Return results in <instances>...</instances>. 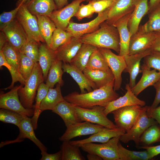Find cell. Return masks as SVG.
I'll list each match as a JSON object with an SVG mask.
<instances>
[{
  "mask_svg": "<svg viewBox=\"0 0 160 160\" xmlns=\"http://www.w3.org/2000/svg\"><path fill=\"white\" fill-rule=\"evenodd\" d=\"M115 79L105 85L83 94L74 92L64 97L66 101L81 107L90 108L97 106L105 107L119 97L114 89Z\"/></svg>",
  "mask_w": 160,
  "mask_h": 160,
  "instance_id": "1",
  "label": "cell"
},
{
  "mask_svg": "<svg viewBox=\"0 0 160 160\" xmlns=\"http://www.w3.org/2000/svg\"><path fill=\"white\" fill-rule=\"evenodd\" d=\"M80 39L82 43L87 44L99 48L112 49L119 53L120 39L118 31L113 25L103 22L95 31L82 36Z\"/></svg>",
  "mask_w": 160,
  "mask_h": 160,
  "instance_id": "2",
  "label": "cell"
},
{
  "mask_svg": "<svg viewBox=\"0 0 160 160\" xmlns=\"http://www.w3.org/2000/svg\"><path fill=\"white\" fill-rule=\"evenodd\" d=\"M44 80L42 70L38 62H36L32 73L25 81L24 86L18 91L20 101L25 108H34L33 103L36 92L40 84Z\"/></svg>",
  "mask_w": 160,
  "mask_h": 160,
  "instance_id": "3",
  "label": "cell"
},
{
  "mask_svg": "<svg viewBox=\"0 0 160 160\" xmlns=\"http://www.w3.org/2000/svg\"><path fill=\"white\" fill-rule=\"evenodd\" d=\"M17 5L19 8L16 18L28 37L39 44L45 42L39 32L36 16L29 11L25 3L17 2Z\"/></svg>",
  "mask_w": 160,
  "mask_h": 160,
  "instance_id": "4",
  "label": "cell"
},
{
  "mask_svg": "<svg viewBox=\"0 0 160 160\" xmlns=\"http://www.w3.org/2000/svg\"><path fill=\"white\" fill-rule=\"evenodd\" d=\"M144 106L138 105L126 106L115 110L112 113L117 128L127 132L137 120Z\"/></svg>",
  "mask_w": 160,
  "mask_h": 160,
  "instance_id": "5",
  "label": "cell"
},
{
  "mask_svg": "<svg viewBox=\"0 0 160 160\" xmlns=\"http://www.w3.org/2000/svg\"><path fill=\"white\" fill-rule=\"evenodd\" d=\"M110 139L108 142L101 144L90 143L83 144L79 146L88 153L96 154L104 160H119L118 153V144L120 137Z\"/></svg>",
  "mask_w": 160,
  "mask_h": 160,
  "instance_id": "6",
  "label": "cell"
},
{
  "mask_svg": "<svg viewBox=\"0 0 160 160\" xmlns=\"http://www.w3.org/2000/svg\"><path fill=\"white\" fill-rule=\"evenodd\" d=\"M75 107L77 116L80 122L88 121L109 128H117L115 124L104 113V107L97 105L87 108L75 105Z\"/></svg>",
  "mask_w": 160,
  "mask_h": 160,
  "instance_id": "7",
  "label": "cell"
},
{
  "mask_svg": "<svg viewBox=\"0 0 160 160\" xmlns=\"http://www.w3.org/2000/svg\"><path fill=\"white\" fill-rule=\"evenodd\" d=\"M146 110V106H144L134 125L128 132L120 136V140L124 143L133 140L138 146L140 137L144 132L150 126L158 124L155 120L147 115Z\"/></svg>",
  "mask_w": 160,
  "mask_h": 160,
  "instance_id": "8",
  "label": "cell"
},
{
  "mask_svg": "<svg viewBox=\"0 0 160 160\" xmlns=\"http://www.w3.org/2000/svg\"><path fill=\"white\" fill-rule=\"evenodd\" d=\"M23 85L16 86L8 92L1 94L0 95V108L11 110L23 115L28 117L33 116V108H25L21 103L18 94L19 89Z\"/></svg>",
  "mask_w": 160,
  "mask_h": 160,
  "instance_id": "9",
  "label": "cell"
},
{
  "mask_svg": "<svg viewBox=\"0 0 160 160\" xmlns=\"http://www.w3.org/2000/svg\"><path fill=\"white\" fill-rule=\"evenodd\" d=\"M98 49L105 58L114 76V89L115 91L118 90L120 88L122 84V73L126 67L124 56L117 55L109 49L99 48Z\"/></svg>",
  "mask_w": 160,
  "mask_h": 160,
  "instance_id": "10",
  "label": "cell"
},
{
  "mask_svg": "<svg viewBox=\"0 0 160 160\" xmlns=\"http://www.w3.org/2000/svg\"><path fill=\"white\" fill-rule=\"evenodd\" d=\"M109 9L98 14L95 18L87 23H78L70 21L65 31L71 33L73 37L79 38L84 34L93 32L99 28L103 22L107 20Z\"/></svg>",
  "mask_w": 160,
  "mask_h": 160,
  "instance_id": "11",
  "label": "cell"
},
{
  "mask_svg": "<svg viewBox=\"0 0 160 160\" xmlns=\"http://www.w3.org/2000/svg\"><path fill=\"white\" fill-rule=\"evenodd\" d=\"M86 0H74L62 8L54 11L49 17L57 28L65 30L71 18L74 16L81 4Z\"/></svg>",
  "mask_w": 160,
  "mask_h": 160,
  "instance_id": "12",
  "label": "cell"
},
{
  "mask_svg": "<svg viewBox=\"0 0 160 160\" xmlns=\"http://www.w3.org/2000/svg\"><path fill=\"white\" fill-rule=\"evenodd\" d=\"M156 36V32H145L139 26L137 31L131 36L128 55H133L150 49Z\"/></svg>",
  "mask_w": 160,
  "mask_h": 160,
  "instance_id": "13",
  "label": "cell"
},
{
  "mask_svg": "<svg viewBox=\"0 0 160 160\" xmlns=\"http://www.w3.org/2000/svg\"><path fill=\"white\" fill-rule=\"evenodd\" d=\"M104 127L88 121L79 122L66 127L65 132L59 138V140L63 142L70 141L78 136L95 134Z\"/></svg>",
  "mask_w": 160,
  "mask_h": 160,
  "instance_id": "14",
  "label": "cell"
},
{
  "mask_svg": "<svg viewBox=\"0 0 160 160\" xmlns=\"http://www.w3.org/2000/svg\"><path fill=\"white\" fill-rule=\"evenodd\" d=\"M7 41L19 51L28 37L16 18L1 30Z\"/></svg>",
  "mask_w": 160,
  "mask_h": 160,
  "instance_id": "15",
  "label": "cell"
},
{
  "mask_svg": "<svg viewBox=\"0 0 160 160\" xmlns=\"http://www.w3.org/2000/svg\"><path fill=\"white\" fill-rule=\"evenodd\" d=\"M125 89L127 92L123 96L113 100L105 107L104 113L107 115L113 111L123 107L134 105L144 106L145 102L138 98L132 92L129 84H126Z\"/></svg>",
  "mask_w": 160,
  "mask_h": 160,
  "instance_id": "16",
  "label": "cell"
},
{
  "mask_svg": "<svg viewBox=\"0 0 160 160\" xmlns=\"http://www.w3.org/2000/svg\"><path fill=\"white\" fill-rule=\"evenodd\" d=\"M62 68L64 72L69 74L76 81L79 86L81 93L91 92L97 89L95 84L89 80L76 67L71 63H63Z\"/></svg>",
  "mask_w": 160,
  "mask_h": 160,
  "instance_id": "17",
  "label": "cell"
},
{
  "mask_svg": "<svg viewBox=\"0 0 160 160\" xmlns=\"http://www.w3.org/2000/svg\"><path fill=\"white\" fill-rule=\"evenodd\" d=\"M151 51L150 49L132 55H127L124 56L126 67L124 71L129 75V85L131 89L136 85V79L140 73V62L141 59Z\"/></svg>",
  "mask_w": 160,
  "mask_h": 160,
  "instance_id": "18",
  "label": "cell"
},
{
  "mask_svg": "<svg viewBox=\"0 0 160 160\" xmlns=\"http://www.w3.org/2000/svg\"><path fill=\"white\" fill-rule=\"evenodd\" d=\"M125 132L120 129H111L104 127L97 132L92 134L88 138L77 140L70 141L72 145L79 146L80 145L90 143L99 142L104 143L110 139L116 137L121 136Z\"/></svg>",
  "mask_w": 160,
  "mask_h": 160,
  "instance_id": "19",
  "label": "cell"
},
{
  "mask_svg": "<svg viewBox=\"0 0 160 160\" xmlns=\"http://www.w3.org/2000/svg\"><path fill=\"white\" fill-rule=\"evenodd\" d=\"M132 12L123 16L113 25L117 29L120 39V52L119 55L124 56L128 55L131 35L128 27V22Z\"/></svg>",
  "mask_w": 160,
  "mask_h": 160,
  "instance_id": "20",
  "label": "cell"
},
{
  "mask_svg": "<svg viewBox=\"0 0 160 160\" xmlns=\"http://www.w3.org/2000/svg\"><path fill=\"white\" fill-rule=\"evenodd\" d=\"M134 9L133 0H116L109 8L108 18L105 21L113 25L123 16L132 12Z\"/></svg>",
  "mask_w": 160,
  "mask_h": 160,
  "instance_id": "21",
  "label": "cell"
},
{
  "mask_svg": "<svg viewBox=\"0 0 160 160\" xmlns=\"http://www.w3.org/2000/svg\"><path fill=\"white\" fill-rule=\"evenodd\" d=\"M148 0H133L134 9L128 22V27L132 36L138 30L143 17L149 12Z\"/></svg>",
  "mask_w": 160,
  "mask_h": 160,
  "instance_id": "22",
  "label": "cell"
},
{
  "mask_svg": "<svg viewBox=\"0 0 160 160\" xmlns=\"http://www.w3.org/2000/svg\"><path fill=\"white\" fill-rule=\"evenodd\" d=\"M82 44L80 38L72 37L68 41L54 51L57 58L63 63H71Z\"/></svg>",
  "mask_w": 160,
  "mask_h": 160,
  "instance_id": "23",
  "label": "cell"
},
{
  "mask_svg": "<svg viewBox=\"0 0 160 160\" xmlns=\"http://www.w3.org/2000/svg\"><path fill=\"white\" fill-rule=\"evenodd\" d=\"M52 111L61 118L66 127L81 122L77 116L75 105L65 100L59 103Z\"/></svg>",
  "mask_w": 160,
  "mask_h": 160,
  "instance_id": "24",
  "label": "cell"
},
{
  "mask_svg": "<svg viewBox=\"0 0 160 160\" xmlns=\"http://www.w3.org/2000/svg\"><path fill=\"white\" fill-rule=\"evenodd\" d=\"M140 68V73H142V76L137 84L131 89L137 96L146 88L153 86L160 78V73L156 70H151L142 65Z\"/></svg>",
  "mask_w": 160,
  "mask_h": 160,
  "instance_id": "25",
  "label": "cell"
},
{
  "mask_svg": "<svg viewBox=\"0 0 160 160\" xmlns=\"http://www.w3.org/2000/svg\"><path fill=\"white\" fill-rule=\"evenodd\" d=\"M20 133L18 138L20 140L28 138L32 141L40 149L41 152L47 151V147L36 137L31 119L24 116L19 127Z\"/></svg>",
  "mask_w": 160,
  "mask_h": 160,
  "instance_id": "26",
  "label": "cell"
},
{
  "mask_svg": "<svg viewBox=\"0 0 160 160\" xmlns=\"http://www.w3.org/2000/svg\"><path fill=\"white\" fill-rule=\"evenodd\" d=\"M29 11L36 16L44 15L49 17L57 10L55 0H31L25 3Z\"/></svg>",
  "mask_w": 160,
  "mask_h": 160,
  "instance_id": "27",
  "label": "cell"
},
{
  "mask_svg": "<svg viewBox=\"0 0 160 160\" xmlns=\"http://www.w3.org/2000/svg\"><path fill=\"white\" fill-rule=\"evenodd\" d=\"M83 72L89 80L95 84L98 88L105 85L115 79L110 68L103 70L85 68Z\"/></svg>",
  "mask_w": 160,
  "mask_h": 160,
  "instance_id": "28",
  "label": "cell"
},
{
  "mask_svg": "<svg viewBox=\"0 0 160 160\" xmlns=\"http://www.w3.org/2000/svg\"><path fill=\"white\" fill-rule=\"evenodd\" d=\"M38 63L42 70L44 80H46L50 67L57 58L55 51L46 44H41L39 47Z\"/></svg>",
  "mask_w": 160,
  "mask_h": 160,
  "instance_id": "29",
  "label": "cell"
},
{
  "mask_svg": "<svg viewBox=\"0 0 160 160\" xmlns=\"http://www.w3.org/2000/svg\"><path fill=\"white\" fill-rule=\"evenodd\" d=\"M61 86L57 84L55 88L49 89L41 103L40 107L41 113L46 110L52 111L59 103L65 100L61 93Z\"/></svg>",
  "mask_w": 160,
  "mask_h": 160,
  "instance_id": "30",
  "label": "cell"
},
{
  "mask_svg": "<svg viewBox=\"0 0 160 160\" xmlns=\"http://www.w3.org/2000/svg\"><path fill=\"white\" fill-rule=\"evenodd\" d=\"M37 17L39 32L48 46L51 48L53 33L56 26L50 18L47 16L40 15Z\"/></svg>",
  "mask_w": 160,
  "mask_h": 160,
  "instance_id": "31",
  "label": "cell"
},
{
  "mask_svg": "<svg viewBox=\"0 0 160 160\" xmlns=\"http://www.w3.org/2000/svg\"><path fill=\"white\" fill-rule=\"evenodd\" d=\"M97 48L91 44L83 43L71 63L83 72L91 55Z\"/></svg>",
  "mask_w": 160,
  "mask_h": 160,
  "instance_id": "32",
  "label": "cell"
},
{
  "mask_svg": "<svg viewBox=\"0 0 160 160\" xmlns=\"http://www.w3.org/2000/svg\"><path fill=\"white\" fill-rule=\"evenodd\" d=\"M62 62L57 59L52 63L49 69L46 84L49 88H54L56 84L61 86L64 84L62 77L64 72L62 68Z\"/></svg>",
  "mask_w": 160,
  "mask_h": 160,
  "instance_id": "33",
  "label": "cell"
},
{
  "mask_svg": "<svg viewBox=\"0 0 160 160\" xmlns=\"http://www.w3.org/2000/svg\"><path fill=\"white\" fill-rule=\"evenodd\" d=\"M49 89V87L44 82L40 84L37 92L34 105V114L31 119L32 123L34 129L37 128V123L39 116L41 113L40 107L41 103L46 96Z\"/></svg>",
  "mask_w": 160,
  "mask_h": 160,
  "instance_id": "34",
  "label": "cell"
},
{
  "mask_svg": "<svg viewBox=\"0 0 160 160\" xmlns=\"http://www.w3.org/2000/svg\"><path fill=\"white\" fill-rule=\"evenodd\" d=\"M119 160H148L152 159L147 150L135 151L128 150L122 146L119 142L118 144Z\"/></svg>",
  "mask_w": 160,
  "mask_h": 160,
  "instance_id": "35",
  "label": "cell"
},
{
  "mask_svg": "<svg viewBox=\"0 0 160 160\" xmlns=\"http://www.w3.org/2000/svg\"><path fill=\"white\" fill-rule=\"evenodd\" d=\"M79 148L78 146L71 144L69 141H63L60 147L62 160H85L80 152Z\"/></svg>",
  "mask_w": 160,
  "mask_h": 160,
  "instance_id": "36",
  "label": "cell"
},
{
  "mask_svg": "<svg viewBox=\"0 0 160 160\" xmlns=\"http://www.w3.org/2000/svg\"><path fill=\"white\" fill-rule=\"evenodd\" d=\"M0 51L2 52L7 61L19 72L20 58V51L8 41L5 44Z\"/></svg>",
  "mask_w": 160,
  "mask_h": 160,
  "instance_id": "37",
  "label": "cell"
},
{
  "mask_svg": "<svg viewBox=\"0 0 160 160\" xmlns=\"http://www.w3.org/2000/svg\"><path fill=\"white\" fill-rule=\"evenodd\" d=\"M148 13V20L140 28L145 32L160 31V4Z\"/></svg>",
  "mask_w": 160,
  "mask_h": 160,
  "instance_id": "38",
  "label": "cell"
},
{
  "mask_svg": "<svg viewBox=\"0 0 160 160\" xmlns=\"http://www.w3.org/2000/svg\"><path fill=\"white\" fill-rule=\"evenodd\" d=\"M160 142V126L157 124L148 127L140 137V143L143 146H148L153 143Z\"/></svg>",
  "mask_w": 160,
  "mask_h": 160,
  "instance_id": "39",
  "label": "cell"
},
{
  "mask_svg": "<svg viewBox=\"0 0 160 160\" xmlns=\"http://www.w3.org/2000/svg\"><path fill=\"white\" fill-rule=\"evenodd\" d=\"M86 68L103 70L110 69L105 58L98 48L91 55Z\"/></svg>",
  "mask_w": 160,
  "mask_h": 160,
  "instance_id": "40",
  "label": "cell"
},
{
  "mask_svg": "<svg viewBox=\"0 0 160 160\" xmlns=\"http://www.w3.org/2000/svg\"><path fill=\"white\" fill-rule=\"evenodd\" d=\"M2 66L6 67L9 71L11 74L12 81L10 85L3 89L7 90L11 89L14 87L15 84L19 82L21 84L24 85L25 81L22 77L19 72L13 66L9 63L5 59L1 51H0V68Z\"/></svg>",
  "mask_w": 160,
  "mask_h": 160,
  "instance_id": "41",
  "label": "cell"
},
{
  "mask_svg": "<svg viewBox=\"0 0 160 160\" xmlns=\"http://www.w3.org/2000/svg\"><path fill=\"white\" fill-rule=\"evenodd\" d=\"M39 45L37 42L28 37L22 46L20 52L35 62H38Z\"/></svg>",
  "mask_w": 160,
  "mask_h": 160,
  "instance_id": "42",
  "label": "cell"
},
{
  "mask_svg": "<svg viewBox=\"0 0 160 160\" xmlns=\"http://www.w3.org/2000/svg\"><path fill=\"white\" fill-rule=\"evenodd\" d=\"M72 37L71 34L66 31L56 28L52 35L51 49L56 50L70 40Z\"/></svg>",
  "mask_w": 160,
  "mask_h": 160,
  "instance_id": "43",
  "label": "cell"
},
{
  "mask_svg": "<svg viewBox=\"0 0 160 160\" xmlns=\"http://www.w3.org/2000/svg\"><path fill=\"white\" fill-rule=\"evenodd\" d=\"M24 115L5 109L0 110V121L4 123L14 124L19 127Z\"/></svg>",
  "mask_w": 160,
  "mask_h": 160,
  "instance_id": "44",
  "label": "cell"
},
{
  "mask_svg": "<svg viewBox=\"0 0 160 160\" xmlns=\"http://www.w3.org/2000/svg\"><path fill=\"white\" fill-rule=\"evenodd\" d=\"M35 63L31 58L20 52L19 71L25 81L31 74Z\"/></svg>",
  "mask_w": 160,
  "mask_h": 160,
  "instance_id": "45",
  "label": "cell"
},
{
  "mask_svg": "<svg viewBox=\"0 0 160 160\" xmlns=\"http://www.w3.org/2000/svg\"><path fill=\"white\" fill-rule=\"evenodd\" d=\"M142 65L151 69L153 68L160 73V52L151 51L143 58Z\"/></svg>",
  "mask_w": 160,
  "mask_h": 160,
  "instance_id": "46",
  "label": "cell"
},
{
  "mask_svg": "<svg viewBox=\"0 0 160 160\" xmlns=\"http://www.w3.org/2000/svg\"><path fill=\"white\" fill-rule=\"evenodd\" d=\"M19 8V5L8 12H4L0 15V30L1 31L16 18Z\"/></svg>",
  "mask_w": 160,
  "mask_h": 160,
  "instance_id": "47",
  "label": "cell"
},
{
  "mask_svg": "<svg viewBox=\"0 0 160 160\" xmlns=\"http://www.w3.org/2000/svg\"><path fill=\"white\" fill-rule=\"evenodd\" d=\"M116 0H94L89 2L93 8L94 13H101L110 8Z\"/></svg>",
  "mask_w": 160,
  "mask_h": 160,
  "instance_id": "48",
  "label": "cell"
},
{
  "mask_svg": "<svg viewBox=\"0 0 160 160\" xmlns=\"http://www.w3.org/2000/svg\"><path fill=\"white\" fill-rule=\"evenodd\" d=\"M94 13L91 4L89 2L86 5L81 4L74 16L80 20L84 18L92 17Z\"/></svg>",
  "mask_w": 160,
  "mask_h": 160,
  "instance_id": "49",
  "label": "cell"
},
{
  "mask_svg": "<svg viewBox=\"0 0 160 160\" xmlns=\"http://www.w3.org/2000/svg\"><path fill=\"white\" fill-rule=\"evenodd\" d=\"M146 113L148 117L155 120L160 126V105L154 108H151L149 106H146Z\"/></svg>",
  "mask_w": 160,
  "mask_h": 160,
  "instance_id": "50",
  "label": "cell"
},
{
  "mask_svg": "<svg viewBox=\"0 0 160 160\" xmlns=\"http://www.w3.org/2000/svg\"><path fill=\"white\" fill-rule=\"evenodd\" d=\"M41 160H62V153L60 150L56 153H48L47 151L41 152Z\"/></svg>",
  "mask_w": 160,
  "mask_h": 160,
  "instance_id": "51",
  "label": "cell"
},
{
  "mask_svg": "<svg viewBox=\"0 0 160 160\" xmlns=\"http://www.w3.org/2000/svg\"><path fill=\"white\" fill-rule=\"evenodd\" d=\"M156 90V95L152 105L150 106L151 108H154L157 107L160 103V78L153 85Z\"/></svg>",
  "mask_w": 160,
  "mask_h": 160,
  "instance_id": "52",
  "label": "cell"
},
{
  "mask_svg": "<svg viewBox=\"0 0 160 160\" xmlns=\"http://www.w3.org/2000/svg\"><path fill=\"white\" fill-rule=\"evenodd\" d=\"M139 147L140 148L146 149L152 159L160 154V145L155 146H142Z\"/></svg>",
  "mask_w": 160,
  "mask_h": 160,
  "instance_id": "53",
  "label": "cell"
},
{
  "mask_svg": "<svg viewBox=\"0 0 160 160\" xmlns=\"http://www.w3.org/2000/svg\"><path fill=\"white\" fill-rule=\"evenodd\" d=\"M156 36L151 47V51L160 52V31H156Z\"/></svg>",
  "mask_w": 160,
  "mask_h": 160,
  "instance_id": "54",
  "label": "cell"
},
{
  "mask_svg": "<svg viewBox=\"0 0 160 160\" xmlns=\"http://www.w3.org/2000/svg\"><path fill=\"white\" fill-rule=\"evenodd\" d=\"M160 4V0H149L148 2V13L153 10Z\"/></svg>",
  "mask_w": 160,
  "mask_h": 160,
  "instance_id": "55",
  "label": "cell"
},
{
  "mask_svg": "<svg viewBox=\"0 0 160 160\" xmlns=\"http://www.w3.org/2000/svg\"><path fill=\"white\" fill-rule=\"evenodd\" d=\"M68 0H55L57 9H61L66 5Z\"/></svg>",
  "mask_w": 160,
  "mask_h": 160,
  "instance_id": "56",
  "label": "cell"
},
{
  "mask_svg": "<svg viewBox=\"0 0 160 160\" xmlns=\"http://www.w3.org/2000/svg\"><path fill=\"white\" fill-rule=\"evenodd\" d=\"M7 41L6 37L1 31L0 33V50H1L4 45Z\"/></svg>",
  "mask_w": 160,
  "mask_h": 160,
  "instance_id": "57",
  "label": "cell"
},
{
  "mask_svg": "<svg viewBox=\"0 0 160 160\" xmlns=\"http://www.w3.org/2000/svg\"><path fill=\"white\" fill-rule=\"evenodd\" d=\"M89 160H102V159L99 156L92 153H88L87 155Z\"/></svg>",
  "mask_w": 160,
  "mask_h": 160,
  "instance_id": "58",
  "label": "cell"
},
{
  "mask_svg": "<svg viewBox=\"0 0 160 160\" xmlns=\"http://www.w3.org/2000/svg\"><path fill=\"white\" fill-rule=\"evenodd\" d=\"M31 0H18V1L19 2H21L23 3H26Z\"/></svg>",
  "mask_w": 160,
  "mask_h": 160,
  "instance_id": "59",
  "label": "cell"
},
{
  "mask_svg": "<svg viewBox=\"0 0 160 160\" xmlns=\"http://www.w3.org/2000/svg\"><path fill=\"white\" fill-rule=\"evenodd\" d=\"M93 0H86V1H88L89 2L90 1H93Z\"/></svg>",
  "mask_w": 160,
  "mask_h": 160,
  "instance_id": "60",
  "label": "cell"
},
{
  "mask_svg": "<svg viewBox=\"0 0 160 160\" xmlns=\"http://www.w3.org/2000/svg\"></svg>",
  "mask_w": 160,
  "mask_h": 160,
  "instance_id": "61",
  "label": "cell"
}]
</instances>
